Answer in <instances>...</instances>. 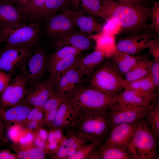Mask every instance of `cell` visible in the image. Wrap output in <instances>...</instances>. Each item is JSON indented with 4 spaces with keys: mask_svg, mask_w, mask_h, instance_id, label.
Wrapping results in <instances>:
<instances>
[{
    "mask_svg": "<svg viewBox=\"0 0 159 159\" xmlns=\"http://www.w3.org/2000/svg\"><path fill=\"white\" fill-rule=\"evenodd\" d=\"M47 64L44 52L42 49H38L31 54L21 66V73L26 78L27 82H35L42 77Z\"/></svg>",
    "mask_w": 159,
    "mask_h": 159,
    "instance_id": "cell-11",
    "label": "cell"
},
{
    "mask_svg": "<svg viewBox=\"0 0 159 159\" xmlns=\"http://www.w3.org/2000/svg\"><path fill=\"white\" fill-rule=\"evenodd\" d=\"M151 23L149 28L159 34V3L155 2L152 9H150V18Z\"/></svg>",
    "mask_w": 159,
    "mask_h": 159,
    "instance_id": "cell-38",
    "label": "cell"
},
{
    "mask_svg": "<svg viewBox=\"0 0 159 159\" xmlns=\"http://www.w3.org/2000/svg\"><path fill=\"white\" fill-rule=\"evenodd\" d=\"M71 0H46L42 6L32 17L47 19L50 16L69 9Z\"/></svg>",
    "mask_w": 159,
    "mask_h": 159,
    "instance_id": "cell-25",
    "label": "cell"
},
{
    "mask_svg": "<svg viewBox=\"0 0 159 159\" xmlns=\"http://www.w3.org/2000/svg\"><path fill=\"white\" fill-rule=\"evenodd\" d=\"M72 12L77 26L80 31L89 35L102 32L104 24L92 15L72 10Z\"/></svg>",
    "mask_w": 159,
    "mask_h": 159,
    "instance_id": "cell-20",
    "label": "cell"
},
{
    "mask_svg": "<svg viewBox=\"0 0 159 159\" xmlns=\"http://www.w3.org/2000/svg\"><path fill=\"white\" fill-rule=\"evenodd\" d=\"M149 0H146V1H149Z\"/></svg>",
    "mask_w": 159,
    "mask_h": 159,
    "instance_id": "cell-58",
    "label": "cell"
},
{
    "mask_svg": "<svg viewBox=\"0 0 159 159\" xmlns=\"http://www.w3.org/2000/svg\"><path fill=\"white\" fill-rule=\"evenodd\" d=\"M43 108L33 107L28 115L26 122L34 120L39 112Z\"/></svg>",
    "mask_w": 159,
    "mask_h": 159,
    "instance_id": "cell-51",
    "label": "cell"
},
{
    "mask_svg": "<svg viewBox=\"0 0 159 159\" xmlns=\"http://www.w3.org/2000/svg\"><path fill=\"white\" fill-rule=\"evenodd\" d=\"M63 140L59 141L56 140L47 143L46 150L47 152L55 153L57 151Z\"/></svg>",
    "mask_w": 159,
    "mask_h": 159,
    "instance_id": "cell-47",
    "label": "cell"
},
{
    "mask_svg": "<svg viewBox=\"0 0 159 159\" xmlns=\"http://www.w3.org/2000/svg\"><path fill=\"white\" fill-rule=\"evenodd\" d=\"M27 127L28 130H32L38 127L39 122H38L32 120L26 122Z\"/></svg>",
    "mask_w": 159,
    "mask_h": 159,
    "instance_id": "cell-54",
    "label": "cell"
},
{
    "mask_svg": "<svg viewBox=\"0 0 159 159\" xmlns=\"http://www.w3.org/2000/svg\"><path fill=\"white\" fill-rule=\"evenodd\" d=\"M19 125H14L6 127L7 132L6 135L11 140L13 141L16 140L19 135L20 130Z\"/></svg>",
    "mask_w": 159,
    "mask_h": 159,
    "instance_id": "cell-45",
    "label": "cell"
},
{
    "mask_svg": "<svg viewBox=\"0 0 159 159\" xmlns=\"http://www.w3.org/2000/svg\"><path fill=\"white\" fill-rule=\"evenodd\" d=\"M54 88L53 82L49 78L28 90L22 102L33 107L43 108L45 103L54 95Z\"/></svg>",
    "mask_w": 159,
    "mask_h": 159,
    "instance_id": "cell-13",
    "label": "cell"
},
{
    "mask_svg": "<svg viewBox=\"0 0 159 159\" xmlns=\"http://www.w3.org/2000/svg\"><path fill=\"white\" fill-rule=\"evenodd\" d=\"M148 110L143 107L117 102L109 111L107 119L111 129L120 124L133 123L145 119Z\"/></svg>",
    "mask_w": 159,
    "mask_h": 159,
    "instance_id": "cell-7",
    "label": "cell"
},
{
    "mask_svg": "<svg viewBox=\"0 0 159 159\" xmlns=\"http://www.w3.org/2000/svg\"><path fill=\"white\" fill-rule=\"evenodd\" d=\"M139 121L121 124L113 127L104 142L127 149Z\"/></svg>",
    "mask_w": 159,
    "mask_h": 159,
    "instance_id": "cell-16",
    "label": "cell"
},
{
    "mask_svg": "<svg viewBox=\"0 0 159 159\" xmlns=\"http://www.w3.org/2000/svg\"><path fill=\"white\" fill-rule=\"evenodd\" d=\"M12 0H0V4H10Z\"/></svg>",
    "mask_w": 159,
    "mask_h": 159,
    "instance_id": "cell-56",
    "label": "cell"
},
{
    "mask_svg": "<svg viewBox=\"0 0 159 159\" xmlns=\"http://www.w3.org/2000/svg\"><path fill=\"white\" fill-rule=\"evenodd\" d=\"M46 20L48 35L53 40L75 30L77 27L72 10L69 9L56 14Z\"/></svg>",
    "mask_w": 159,
    "mask_h": 159,
    "instance_id": "cell-10",
    "label": "cell"
},
{
    "mask_svg": "<svg viewBox=\"0 0 159 159\" xmlns=\"http://www.w3.org/2000/svg\"><path fill=\"white\" fill-rule=\"evenodd\" d=\"M80 57V54L70 55L48 66L49 78L53 82L54 86L61 76L74 66Z\"/></svg>",
    "mask_w": 159,
    "mask_h": 159,
    "instance_id": "cell-22",
    "label": "cell"
},
{
    "mask_svg": "<svg viewBox=\"0 0 159 159\" xmlns=\"http://www.w3.org/2000/svg\"><path fill=\"white\" fill-rule=\"evenodd\" d=\"M32 48L23 46H6L0 52V71L11 76L31 55Z\"/></svg>",
    "mask_w": 159,
    "mask_h": 159,
    "instance_id": "cell-9",
    "label": "cell"
},
{
    "mask_svg": "<svg viewBox=\"0 0 159 159\" xmlns=\"http://www.w3.org/2000/svg\"><path fill=\"white\" fill-rule=\"evenodd\" d=\"M150 54L153 57L154 61L159 62V43L158 39H152L148 48Z\"/></svg>",
    "mask_w": 159,
    "mask_h": 159,
    "instance_id": "cell-41",
    "label": "cell"
},
{
    "mask_svg": "<svg viewBox=\"0 0 159 159\" xmlns=\"http://www.w3.org/2000/svg\"><path fill=\"white\" fill-rule=\"evenodd\" d=\"M100 159H133L127 149L103 142L98 148Z\"/></svg>",
    "mask_w": 159,
    "mask_h": 159,
    "instance_id": "cell-29",
    "label": "cell"
},
{
    "mask_svg": "<svg viewBox=\"0 0 159 159\" xmlns=\"http://www.w3.org/2000/svg\"><path fill=\"white\" fill-rule=\"evenodd\" d=\"M1 145H2V144L0 142V146Z\"/></svg>",
    "mask_w": 159,
    "mask_h": 159,
    "instance_id": "cell-57",
    "label": "cell"
},
{
    "mask_svg": "<svg viewBox=\"0 0 159 159\" xmlns=\"http://www.w3.org/2000/svg\"><path fill=\"white\" fill-rule=\"evenodd\" d=\"M152 39L151 34L147 32L122 38L116 44L117 49L135 55L148 48Z\"/></svg>",
    "mask_w": 159,
    "mask_h": 159,
    "instance_id": "cell-14",
    "label": "cell"
},
{
    "mask_svg": "<svg viewBox=\"0 0 159 159\" xmlns=\"http://www.w3.org/2000/svg\"><path fill=\"white\" fill-rule=\"evenodd\" d=\"M18 159L16 155L11 153L8 150H0V159Z\"/></svg>",
    "mask_w": 159,
    "mask_h": 159,
    "instance_id": "cell-50",
    "label": "cell"
},
{
    "mask_svg": "<svg viewBox=\"0 0 159 159\" xmlns=\"http://www.w3.org/2000/svg\"><path fill=\"white\" fill-rule=\"evenodd\" d=\"M150 9L146 5L134 6L112 0H103V19L114 18L122 30L137 32L149 28L148 22Z\"/></svg>",
    "mask_w": 159,
    "mask_h": 159,
    "instance_id": "cell-1",
    "label": "cell"
},
{
    "mask_svg": "<svg viewBox=\"0 0 159 159\" xmlns=\"http://www.w3.org/2000/svg\"><path fill=\"white\" fill-rule=\"evenodd\" d=\"M103 0H71L76 11L95 16L103 19Z\"/></svg>",
    "mask_w": 159,
    "mask_h": 159,
    "instance_id": "cell-28",
    "label": "cell"
},
{
    "mask_svg": "<svg viewBox=\"0 0 159 159\" xmlns=\"http://www.w3.org/2000/svg\"><path fill=\"white\" fill-rule=\"evenodd\" d=\"M40 138L47 143L48 132L45 129L42 128H39L37 130L36 135Z\"/></svg>",
    "mask_w": 159,
    "mask_h": 159,
    "instance_id": "cell-53",
    "label": "cell"
},
{
    "mask_svg": "<svg viewBox=\"0 0 159 159\" xmlns=\"http://www.w3.org/2000/svg\"><path fill=\"white\" fill-rule=\"evenodd\" d=\"M67 99L77 112L109 109L117 101V96L107 95L90 87H80Z\"/></svg>",
    "mask_w": 159,
    "mask_h": 159,
    "instance_id": "cell-4",
    "label": "cell"
},
{
    "mask_svg": "<svg viewBox=\"0 0 159 159\" xmlns=\"http://www.w3.org/2000/svg\"><path fill=\"white\" fill-rule=\"evenodd\" d=\"M33 143L35 146L46 150L47 142L41 139L37 135L34 136Z\"/></svg>",
    "mask_w": 159,
    "mask_h": 159,
    "instance_id": "cell-52",
    "label": "cell"
},
{
    "mask_svg": "<svg viewBox=\"0 0 159 159\" xmlns=\"http://www.w3.org/2000/svg\"><path fill=\"white\" fill-rule=\"evenodd\" d=\"M145 119L154 133L159 135V100H157L155 105L148 110L145 115Z\"/></svg>",
    "mask_w": 159,
    "mask_h": 159,
    "instance_id": "cell-33",
    "label": "cell"
},
{
    "mask_svg": "<svg viewBox=\"0 0 159 159\" xmlns=\"http://www.w3.org/2000/svg\"><path fill=\"white\" fill-rule=\"evenodd\" d=\"M90 142L88 140L81 136L69 148L66 159L73 155L82 145Z\"/></svg>",
    "mask_w": 159,
    "mask_h": 159,
    "instance_id": "cell-43",
    "label": "cell"
},
{
    "mask_svg": "<svg viewBox=\"0 0 159 159\" xmlns=\"http://www.w3.org/2000/svg\"><path fill=\"white\" fill-rule=\"evenodd\" d=\"M3 110L0 109V142L2 144L8 142L6 133V127L2 115Z\"/></svg>",
    "mask_w": 159,
    "mask_h": 159,
    "instance_id": "cell-44",
    "label": "cell"
},
{
    "mask_svg": "<svg viewBox=\"0 0 159 159\" xmlns=\"http://www.w3.org/2000/svg\"><path fill=\"white\" fill-rule=\"evenodd\" d=\"M153 62L142 57L125 75L124 80L127 81L138 80L149 75Z\"/></svg>",
    "mask_w": 159,
    "mask_h": 159,
    "instance_id": "cell-30",
    "label": "cell"
},
{
    "mask_svg": "<svg viewBox=\"0 0 159 159\" xmlns=\"http://www.w3.org/2000/svg\"><path fill=\"white\" fill-rule=\"evenodd\" d=\"M158 137L143 119L138 122L127 150L133 159H156Z\"/></svg>",
    "mask_w": 159,
    "mask_h": 159,
    "instance_id": "cell-3",
    "label": "cell"
},
{
    "mask_svg": "<svg viewBox=\"0 0 159 159\" xmlns=\"http://www.w3.org/2000/svg\"><path fill=\"white\" fill-rule=\"evenodd\" d=\"M84 76L76 64L60 78L54 86V95L67 98L82 87L81 85Z\"/></svg>",
    "mask_w": 159,
    "mask_h": 159,
    "instance_id": "cell-12",
    "label": "cell"
},
{
    "mask_svg": "<svg viewBox=\"0 0 159 159\" xmlns=\"http://www.w3.org/2000/svg\"><path fill=\"white\" fill-rule=\"evenodd\" d=\"M66 98L58 95H54L45 103L43 109L44 114L57 111L62 102Z\"/></svg>",
    "mask_w": 159,
    "mask_h": 159,
    "instance_id": "cell-36",
    "label": "cell"
},
{
    "mask_svg": "<svg viewBox=\"0 0 159 159\" xmlns=\"http://www.w3.org/2000/svg\"><path fill=\"white\" fill-rule=\"evenodd\" d=\"M26 15L16 6L0 4V27L24 23Z\"/></svg>",
    "mask_w": 159,
    "mask_h": 159,
    "instance_id": "cell-21",
    "label": "cell"
},
{
    "mask_svg": "<svg viewBox=\"0 0 159 159\" xmlns=\"http://www.w3.org/2000/svg\"><path fill=\"white\" fill-rule=\"evenodd\" d=\"M122 31L121 25L119 21L114 18H110L106 21L103 25L102 32L114 36Z\"/></svg>",
    "mask_w": 159,
    "mask_h": 159,
    "instance_id": "cell-37",
    "label": "cell"
},
{
    "mask_svg": "<svg viewBox=\"0 0 159 159\" xmlns=\"http://www.w3.org/2000/svg\"><path fill=\"white\" fill-rule=\"evenodd\" d=\"M31 0H12L10 4L15 5L21 10L25 8Z\"/></svg>",
    "mask_w": 159,
    "mask_h": 159,
    "instance_id": "cell-48",
    "label": "cell"
},
{
    "mask_svg": "<svg viewBox=\"0 0 159 159\" xmlns=\"http://www.w3.org/2000/svg\"><path fill=\"white\" fill-rule=\"evenodd\" d=\"M92 40L87 34L74 30L53 40L56 49L64 46L69 45L81 52L92 48Z\"/></svg>",
    "mask_w": 159,
    "mask_h": 159,
    "instance_id": "cell-15",
    "label": "cell"
},
{
    "mask_svg": "<svg viewBox=\"0 0 159 159\" xmlns=\"http://www.w3.org/2000/svg\"><path fill=\"white\" fill-rule=\"evenodd\" d=\"M55 140H56L53 130L52 129L48 132L47 143L49 142Z\"/></svg>",
    "mask_w": 159,
    "mask_h": 159,
    "instance_id": "cell-55",
    "label": "cell"
},
{
    "mask_svg": "<svg viewBox=\"0 0 159 159\" xmlns=\"http://www.w3.org/2000/svg\"><path fill=\"white\" fill-rule=\"evenodd\" d=\"M109 110L77 112L73 123L68 130L90 141L103 143L111 130L107 119Z\"/></svg>",
    "mask_w": 159,
    "mask_h": 159,
    "instance_id": "cell-2",
    "label": "cell"
},
{
    "mask_svg": "<svg viewBox=\"0 0 159 159\" xmlns=\"http://www.w3.org/2000/svg\"><path fill=\"white\" fill-rule=\"evenodd\" d=\"M89 36L96 42L95 50L101 51L105 57H111L117 50L115 36L102 32Z\"/></svg>",
    "mask_w": 159,
    "mask_h": 159,
    "instance_id": "cell-24",
    "label": "cell"
},
{
    "mask_svg": "<svg viewBox=\"0 0 159 159\" xmlns=\"http://www.w3.org/2000/svg\"><path fill=\"white\" fill-rule=\"evenodd\" d=\"M81 52L74 47L66 45L56 49V51L49 56L47 66L70 55L80 54Z\"/></svg>",
    "mask_w": 159,
    "mask_h": 159,
    "instance_id": "cell-34",
    "label": "cell"
},
{
    "mask_svg": "<svg viewBox=\"0 0 159 159\" xmlns=\"http://www.w3.org/2000/svg\"><path fill=\"white\" fill-rule=\"evenodd\" d=\"M155 87L158 89L159 86V62L153 61L148 76Z\"/></svg>",
    "mask_w": 159,
    "mask_h": 159,
    "instance_id": "cell-40",
    "label": "cell"
},
{
    "mask_svg": "<svg viewBox=\"0 0 159 159\" xmlns=\"http://www.w3.org/2000/svg\"><path fill=\"white\" fill-rule=\"evenodd\" d=\"M46 0H31L26 6L21 10L26 15H29L32 18L43 5Z\"/></svg>",
    "mask_w": 159,
    "mask_h": 159,
    "instance_id": "cell-39",
    "label": "cell"
},
{
    "mask_svg": "<svg viewBox=\"0 0 159 159\" xmlns=\"http://www.w3.org/2000/svg\"><path fill=\"white\" fill-rule=\"evenodd\" d=\"M34 136L32 132L29 131L20 138L19 140L20 148H26L32 146L33 143Z\"/></svg>",
    "mask_w": 159,
    "mask_h": 159,
    "instance_id": "cell-42",
    "label": "cell"
},
{
    "mask_svg": "<svg viewBox=\"0 0 159 159\" xmlns=\"http://www.w3.org/2000/svg\"><path fill=\"white\" fill-rule=\"evenodd\" d=\"M142 57L117 50L110 61L121 75H125Z\"/></svg>",
    "mask_w": 159,
    "mask_h": 159,
    "instance_id": "cell-26",
    "label": "cell"
},
{
    "mask_svg": "<svg viewBox=\"0 0 159 159\" xmlns=\"http://www.w3.org/2000/svg\"><path fill=\"white\" fill-rule=\"evenodd\" d=\"M80 137L74 131L67 130L64 139L57 151L54 154L53 158L66 159L69 148Z\"/></svg>",
    "mask_w": 159,
    "mask_h": 159,
    "instance_id": "cell-31",
    "label": "cell"
},
{
    "mask_svg": "<svg viewBox=\"0 0 159 159\" xmlns=\"http://www.w3.org/2000/svg\"><path fill=\"white\" fill-rule=\"evenodd\" d=\"M100 65L91 75L90 87L107 95L117 96L123 89L122 75L110 60Z\"/></svg>",
    "mask_w": 159,
    "mask_h": 159,
    "instance_id": "cell-5",
    "label": "cell"
},
{
    "mask_svg": "<svg viewBox=\"0 0 159 159\" xmlns=\"http://www.w3.org/2000/svg\"><path fill=\"white\" fill-rule=\"evenodd\" d=\"M37 24H21L0 27V42L6 46H23L32 48L39 37Z\"/></svg>",
    "mask_w": 159,
    "mask_h": 159,
    "instance_id": "cell-6",
    "label": "cell"
},
{
    "mask_svg": "<svg viewBox=\"0 0 159 159\" xmlns=\"http://www.w3.org/2000/svg\"><path fill=\"white\" fill-rule=\"evenodd\" d=\"M105 56L101 51L95 50L93 52L78 59L76 66L84 76L91 75L103 62Z\"/></svg>",
    "mask_w": 159,
    "mask_h": 159,
    "instance_id": "cell-23",
    "label": "cell"
},
{
    "mask_svg": "<svg viewBox=\"0 0 159 159\" xmlns=\"http://www.w3.org/2000/svg\"><path fill=\"white\" fill-rule=\"evenodd\" d=\"M102 143L95 140L82 145L73 155L67 159H87L90 153L94 150L98 148Z\"/></svg>",
    "mask_w": 159,
    "mask_h": 159,
    "instance_id": "cell-35",
    "label": "cell"
},
{
    "mask_svg": "<svg viewBox=\"0 0 159 159\" xmlns=\"http://www.w3.org/2000/svg\"><path fill=\"white\" fill-rule=\"evenodd\" d=\"M118 1L127 4L134 6L146 5V0H118Z\"/></svg>",
    "mask_w": 159,
    "mask_h": 159,
    "instance_id": "cell-49",
    "label": "cell"
},
{
    "mask_svg": "<svg viewBox=\"0 0 159 159\" xmlns=\"http://www.w3.org/2000/svg\"><path fill=\"white\" fill-rule=\"evenodd\" d=\"M20 148L16 152L19 159H44L47 153L45 150L36 146Z\"/></svg>",
    "mask_w": 159,
    "mask_h": 159,
    "instance_id": "cell-32",
    "label": "cell"
},
{
    "mask_svg": "<svg viewBox=\"0 0 159 159\" xmlns=\"http://www.w3.org/2000/svg\"><path fill=\"white\" fill-rule=\"evenodd\" d=\"M77 113L70 101L66 98L58 108L55 118L50 126L52 128L68 130L73 123Z\"/></svg>",
    "mask_w": 159,
    "mask_h": 159,
    "instance_id": "cell-19",
    "label": "cell"
},
{
    "mask_svg": "<svg viewBox=\"0 0 159 159\" xmlns=\"http://www.w3.org/2000/svg\"><path fill=\"white\" fill-rule=\"evenodd\" d=\"M33 107L22 102L3 110L2 115L7 127L14 125L20 126L26 122L27 117Z\"/></svg>",
    "mask_w": 159,
    "mask_h": 159,
    "instance_id": "cell-18",
    "label": "cell"
},
{
    "mask_svg": "<svg viewBox=\"0 0 159 159\" xmlns=\"http://www.w3.org/2000/svg\"><path fill=\"white\" fill-rule=\"evenodd\" d=\"M122 87L124 90L137 91L157 98L159 97L158 89L155 87L148 76L132 81L123 79Z\"/></svg>",
    "mask_w": 159,
    "mask_h": 159,
    "instance_id": "cell-27",
    "label": "cell"
},
{
    "mask_svg": "<svg viewBox=\"0 0 159 159\" xmlns=\"http://www.w3.org/2000/svg\"><path fill=\"white\" fill-rule=\"evenodd\" d=\"M11 78V75L0 71V93L6 87Z\"/></svg>",
    "mask_w": 159,
    "mask_h": 159,
    "instance_id": "cell-46",
    "label": "cell"
},
{
    "mask_svg": "<svg viewBox=\"0 0 159 159\" xmlns=\"http://www.w3.org/2000/svg\"><path fill=\"white\" fill-rule=\"evenodd\" d=\"M27 82L26 78L21 73L11 78L6 87L0 93V109L5 110L21 102L28 91Z\"/></svg>",
    "mask_w": 159,
    "mask_h": 159,
    "instance_id": "cell-8",
    "label": "cell"
},
{
    "mask_svg": "<svg viewBox=\"0 0 159 159\" xmlns=\"http://www.w3.org/2000/svg\"><path fill=\"white\" fill-rule=\"evenodd\" d=\"M119 103L138 106L148 110L152 109L159 99L139 92L122 90L117 95Z\"/></svg>",
    "mask_w": 159,
    "mask_h": 159,
    "instance_id": "cell-17",
    "label": "cell"
}]
</instances>
